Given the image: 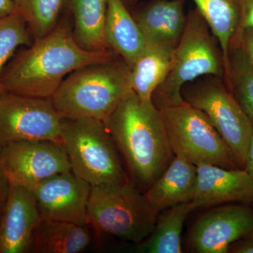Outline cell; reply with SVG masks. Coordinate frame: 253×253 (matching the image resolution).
<instances>
[{"mask_svg": "<svg viewBox=\"0 0 253 253\" xmlns=\"http://www.w3.org/2000/svg\"><path fill=\"white\" fill-rule=\"evenodd\" d=\"M116 55L111 49H83L69 28L59 26L47 36L36 40L5 67L0 92L51 98L68 75L88 65L109 61Z\"/></svg>", "mask_w": 253, "mask_h": 253, "instance_id": "6da1fadb", "label": "cell"}, {"mask_svg": "<svg viewBox=\"0 0 253 253\" xmlns=\"http://www.w3.org/2000/svg\"><path fill=\"white\" fill-rule=\"evenodd\" d=\"M104 122L134 180L149 189L174 158L161 110L131 90Z\"/></svg>", "mask_w": 253, "mask_h": 253, "instance_id": "7a4b0ae2", "label": "cell"}, {"mask_svg": "<svg viewBox=\"0 0 253 253\" xmlns=\"http://www.w3.org/2000/svg\"><path fill=\"white\" fill-rule=\"evenodd\" d=\"M116 57L79 68L65 78L51 97L64 118L104 121L132 90L130 68Z\"/></svg>", "mask_w": 253, "mask_h": 253, "instance_id": "3957f363", "label": "cell"}, {"mask_svg": "<svg viewBox=\"0 0 253 253\" xmlns=\"http://www.w3.org/2000/svg\"><path fill=\"white\" fill-rule=\"evenodd\" d=\"M207 76L224 79L225 66L215 37L197 9L190 11L184 33L173 53L167 77L152 96L158 109L185 103L183 86Z\"/></svg>", "mask_w": 253, "mask_h": 253, "instance_id": "277c9868", "label": "cell"}, {"mask_svg": "<svg viewBox=\"0 0 253 253\" xmlns=\"http://www.w3.org/2000/svg\"><path fill=\"white\" fill-rule=\"evenodd\" d=\"M60 137L71 172L91 186L129 183L117 146L104 121L64 118Z\"/></svg>", "mask_w": 253, "mask_h": 253, "instance_id": "5b68a950", "label": "cell"}, {"mask_svg": "<svg viewBox=\"0 0 253 253\" xmlns=\"http://www.w3.org/2000/svg\"><path fill=\"white\" fill-rule=\"evenodd\" d=\"M86 214L88 225L98 234L139 245L154 230L159 213L127 183L91 186Z\"/></svg>", "mask_w": 253, "mask_h": 253, "instance_id": "8992f818", "label": "cell"}, {"mask_svg": "<svg viewBox=\"0 0 253 253\" xmlns=\"http://www.w3.org/2000/svg\"><path fill=\"white\" fill-rule=\"evenodd\" d=\"M174 156L195 166L241 169L225 141L201 110L187 104L160 109Z\"/></svg>", "mask_w": 253, "mask_h": 253, "instance_id": "52a82bcc", "label": "cell"}, {"mask_svg": "<svg viewBox=\"0 0 253 253\" xmlns=\"http://www.w3.org/2000/svg\"><path fill=\"white\" fill-rule=\"evenodd\" d=\"M223 79L207 76L196 83L185 84L181 95L187 104L208 116L230 148L239 167L244 169L253 125Z\"/></svg>", "mask_w": 253, "mask_h": 253, "instance_id": "ba28073f", "label": "cell"}, {"mask_svg": "<svg viewBox=\"0 0 253 253\" xmlns=\"http://www.w3.org/2000/svg\"><path fill=\"white\" fill-rule=\"evenodd\" d=\"M64 117L51 98L0 92V147L26 141L61 143Z\"/></svg>", "mask_w": 253, "mask_h": 253, "instance_id": "9c48e42d", "label": "cell"}, {"mask_svg": "<svg viewBox=\"0 0 253 253\" xmlns=\"http://www.w3.org/2000/svg\"><path fill=\"white\" fill-rule=\"evenodd\" d=\"M0 168L9 184L33 189L59 173L71 171L62 144L52 141H26L0 148Z\"/></svg>", "mask_w": 253, "mask_h": 253, "instance_id": "30bf717a", "label": "cell"}, {"mask_svg": "<svg viewBox=\"0 0 253 253\" xmlns=\"http://www.w3.org/2000/svg\"><path fill=\"white\" fill-rule=\"evenodd\" d=\"M249 204L219 205L200 214L189 230V251L227 253L231 244L253 232V208Z\"/></svg>", "mask_w": 253, "mask_h": 253, "instance_id": "8fae6325", "label": "cell"}, {"mask_svg": "<svg viewBox=\"0 0 253 253\" xmlns=\"http://www.w3.org/2000/svg\"><path fill=\"white\" fill-rule=\"evenodd\" d=\"M91 186L74 173H59L35 186L34 193L42 219L88 225L87 204Z\"/></svg>", "mask_w": 253, "mask_h": 253, "instance_id": "7c38bea8", "label": "cell"}, {"mask_svg": "<svg viewBox=\"0 0 253 253\" xmlns=\"http://www.w3.org/2000/svg\"><path fill=\"white\" fill-rule=\"evenodd\" d=\"M42 219L33 191L10 184L0 217V253L31 252L35 230Z\"/></svg>", "mask_w": 253, "mask_h": 253, "instance_id": "4fadbf2b", "label": "cell"}, {"mask_svg": "<svg viewBox=\"0 0 253 253\" xmlns=\"http://www.w3.org/2000/svg\"><path fill=\"white\" fill-rule=\"evenodd\" d=\"M253 183L244 169L197 166L192 202L195 210L229 203H253Z\"/></svg>", "mask_w": 253, "mask_h": 253, "instance_id": "5bb4252c", "label": "cell"}, {"mask_svg": "<svg viewBox=\"0 0 253 253\" xmlns=\"http://www.w3.org/2000/svg\"><path fill=\"white\" fill-rule=\"evenodd\" d=\"M134 18L146 44L174 51L187 21L184 0H158Z\"/></svg>", "mask_w": 253, "mask_h": 253, "instance_id": "9a60e30c", "label": "cell"}, {"mask_svg": "<svg viewBox=\"0 0 253 253\" xmlns=\"http://www.w3.org/2000/svg\"><path fill=\"white\" fill-rule=\"evenodd\" d=\"M197 166L185 158L174 156L172 162L144 193L151 207L158 213L191 202L196 187Z\"/></svg>", "mask_w": 253, "mask_h": 253, "instance_id": "2e32d148", "label": "cell"}, {"mask_svg": "<svg viewBox=\"0 0 253 253\" xmlns=\"http://www.w3.org/2000/svg\"><path fill=\"white\" fill-rule=\"evenodd\" d=\"M106 36L108 44L129 68L146 46L140 28L123 0H106Z\"/></svg>", "mask_w": 253, "mask_h": 253, "instance_id": "e0dca14e", "label": "cell"}, {"mask_svg": "<svg viewBox=\"0 0 253 253\" xmlns=\"http://www.w3.org/2000/svg\"><path fill=\"white\" fill-rule=\"evenodd\" d=\"M91 241L89 225L42 219L35 230L31 252L79 253L87 249Z\"/></svg>", "mask_w": 253, "mask_h": 253, "instance_id": "ac0fdd59", "label": "cell"}, {"mask_svg": "<svg viewBox=\"0 0 253 253\" xmlns=\"http://www.w3.org/2000/svg\"><path fill=\"white\" fill-rule=\"evenodd\" d=\"M75 40L88 51L111 49L106 36V0H71Z\"/></svg>", "mask_w": 253, "mask_h": 253, "instance_id": "d6986e66", "label": "cell"}, {"mask_svg": "<svg viewBox=\"0 0 253 253\" xmlns=\"http://www.w3.org/2000/svg\"><path fill=\"white\" fill-rule=\"evenodd\" d=\"M219 42L225 71L229 48L239 29L241 0H193Z\"/></svg>", "mask_w": 253, "mask_h": 253, "instance_id": "ffe728a7", "label": "cell"}, {"mask_svg": "<svg viewBox=\"0 0 253 253\" xmlns=\"http://www.w3.org/2000/svg\"><path fill=\"white\" fill-rule=\"evenodd\" d=\"M195 208L192 202L176 205L158 214L154 230L149 237L139 244L141 252L181 253V234L184 223Z\"/></svg>", "mask_w": 253, "mask_h": 253, "instance_id": "44dd1931", "label": "cell"}, {"mask_svg": "<svg viewBox=\"0 0 253 253\" xmlns=\"http://www.w3.org/2000/svg\"><path fill=\"white\" fill-rule=\"evenodd\" d=\"M174 51L146 44L131 68L132 90L141 99L152 100L158 86L167 77Z\"/></svg>", "mask_w": 253, "mask_h": 253, "instance_id": "7402d4cb", "label": "cell"}, {"mask_svg": "<svg viewBox=\"0 0 253 253\" xmlns=\"http://www.w3.org/2000/svg\"><path fill=\"white\" fill-rule=\"evenodd\" d=\"M224 79L226 86L253 125V67L235 38L229 48Z\"/></svg>", "mask_w": 253, "mask_h": 253, "instance_id": "603a6c76", "label": "cell"}, {"mask_svg": "<svg viewBox=\"0 0 253 253\" xmlns=\"http://www.w3.org/2000/svg\"><path fill=\"white\" fill-rule=\"evenodd\" d=\"M64 0H14L35 40L47 36L55 28Z\"/></svg>", "mask_w": 253, "mask_h": 253, "instance_id": "cb8c5ba5", "label": "cell"}, {"mask_svg": "<svg viewBox=\"0 0 253 253\" xmlns=\"http://www.w3.org/2000/svg\"><path fill=\"white\" fill-rule=\"evenodd\" d=\"M31 36L26 21L17 11L0 18V84L6 63L20 46L31 45Z\"/></svg>", "mask_w": 253, "mask_h": 253, "instance_id": "d4e9b609", "label": "cell"}, {"mask_svg": "<svg viewBox=\"0 0 253 253\" xmlns=\"http://www.w3.org/2000/svg\"><path fill=\"white\" fill-rule=\"evenodd\" d=\"M234 38L239 42L246 57L253 67V27L241 30Z\"/></svg>", "mask_w": 253, "mask_h": 253, "instance_id": "484cf974", "label": "cell"}, {"mask_svg": "<svg viewBox=\"0 0 253 253\" xmlns=\"http://www.w3.org/2000/svg\"><path fill=\"white\" fill-rule=\"evenodd\" d=\"M253 27V0H241V18L239 29Z\"/></svg>", "mask_w": 253, "mask_h": 253, "instance_id": "4316f807", "label": "cell"}, {"mask_svg": "<svg viewBox=\"0 0 253 253\" xmlns=\"http://www.w3.org/2000/svg\"><path fill=\"white\" fill-rule=\"evenodd\" d=\"M253 253V232L229 246L227 253Z\"/></svg>", "mask_w": 253, "mask_h": 253, "instance_id": "83f0119b", "label": "cell"}, {"mask_svg": "<svg viewBox=\"0 0 253 253\" xmlns=\"http://www.w3.org/2000/svg\"><path fill=\"white\" fill-rule=\"evenodd\" d=\"M9 182L4 173L0 168V217L4 209L9 190Z\"/></svg>", "mask_w": 253, "mask_h": 253, "instance_id": "f1b7e54d", "label": "cell"}, {"mask_svg": "<svg viewBox=\"0 0 253 253\" xmlns=\"http://www.w3.org/2000/svg\"><path fill=\"white\" fill-rule=\"evenodd\" d=\"M15 12H16V6L14 0H0V18Z\"/></svg>", "mask_w": 253, "mask_h": 253, "instance_id": "f546056e", "label": "cell"}, {"mask_svg": "<svg viewBox=\"0 0 253 253\" xmlns=\"http://www.w3.org/2000/svg\"><path fill=\"white\" fill-rule=\"evenodd\" d=\"M244 169L248 173L253 183V135L251 143H250L249 151H248L246 163H245Z\"/></svg>", "mask_w": 253, "mask_h": 253, "instance_id": "4dcf8cb0", "label": "cell"}, {"mask_svg": "<svg viewBox=\"0 0 253 253\" xmlns=\"http://www.w3.org/2000/svg\"></svg>", "mask_w": 253, "mask_h": 253, "instance_id": "1f68e13d", "label": "cell"}, {"mask_svg": "<svg viewBox=\"0 0 253 253\" xmlns=\"http://www.w3.org/2000/svg\"><path fill=\"white\" fill-rule=\"evenodd\" d=\"M0 148H1V147H0Z\"/></svg>", "mask_w": 253, "mask_h": 253, "instance_id": "d6a6232c", "label": "cell"}]
</instances>
